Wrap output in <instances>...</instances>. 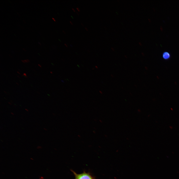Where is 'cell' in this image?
Here are the masks:
<instances>
[{
  "mask_svg": "<svg viewBox=\"0 0 179 179\" xmlns=\"http://www.w3.org/2000/svg\"><path fill=\"white\" fill-rule=\"evenodd\" d=\"M52 19L54 21H56V20H55V19L54 18H52Z\"/></svg>",
  "mask_w": 179,
  "mask_h": 179,
  "instance_id": "8992f818",
  "label": "cell"
},
{
  "mask_svg": "<svg viewBox=\"0 0 179 179\" xmlns=\"http://www.w3.org/2000/svg\"><path fill=\"white\" fill-rule=\"evenodd\" d=\"M26 60V61H27V63L29 62V60L28 59H27V60Z\"/></svg>",
  "mask_w": 179,
  "mask_h": 179,
  "instance_id": "52a82bcc",
  "label": "cell"
},
{
  "mask_svg": "<svg viewBox=\"0 0 179 179\" xmlns=\"http://www.w3.org/2000/svg\"><path fill=\"white\" fill-rule=\"evenodd\" d=\"M70 23L72 24L73 25V24L71 21H70Z\"/></svg>",
  "mask_w": 179,
  "mask_h": 179,
  "instance_id": "ba28073f",
  "label": "cell"
},
{
  "mask_svg": "<svg viewBox=\"0 0 179 179\" xmlns=\"http://www.w3.org/2000/svg\"><path fill=\"white\" fill-rule=\"evenodd\" d=\"M170 53L167 51L164 52L162 54V57L165 60L169 59L170 58Z\"/></svg>",
  "mask_w": 179,
  "mask_h": 179,
  "instance_id": "7a4b0ae2",
  "label": "cell"
},
{
  "mask_svg": "<svg viewBox=\"0 0 179 179\" xmlns=\"http://www.w3.org/2000/svg\"><path fill=\"white\" fill-rule=\"evenodd\" d=\"M75 179H93L92 176L89 173L84 172L78 174L73 171Z\"/></svg>",
  "mask_w": 179,
  "mask_h": 179,
  "instance_id": "6da1fadb",
  "label": "cell"
},
{
  "mask_svg": "<svg viewBox=\"0 0 179 179\" xmlns=\"http://www.w3.org/2000/svg\"><path fill=\"white\" fill-rule=\"evenodd\" d=\"M21 61L23 63H27L26 60H22Z\"/></svg>",
  "mask_w": 179,
  "mask_h": 179,
  "instance_id": "3957f363",
  "label": "cell"
},
{
  "mask_svg": "<svg viewBox=\"0 0 179 179\" xmlns=\"http://www.w3.org/2000/svg\"><path fill=\"white\" fill-rule=\"evenodd\" d=\"M38 65H39L40 67H41V65H40V64H38Z\"/></svg>",
  "mask_w": 179,
  "mask_h": 179,
  "instance_id": "30bf717a",
  "label": "cell"
},
{
  "mask_svg": "<svg viewBox=\"0 0 179 179\" xmlns=\"http://www.w3.org/2000/svg\"><path fill=\"white\" fill-rule=\"evenodd\" d=\"M17 73H18L19 74H20L18 72H17Z\"/></svg>",
  "mask_w": 179,
  "mask_h": 179,
  "instance_id": "5bb4252c",
  "label": "cell"
},
{
  "mask_svg": "<svg viewBox=\"0 0 179 179\" xmlns=\"http://www.w3.org/2000/svg\"><path fill=\"white\" fill-rule=\"evenodd\" d=\"M38 44H39V45H41V43H40V42H38Z\"/></svg>",
  "mask_w": 179,
  "mask_h": 179,
  "instance_id": "4fadbf2b",
  "label": "cell"
},
{
  "mask_svg": "<svg viewBox=\"0 0 179 179\" xmlns=\"http://www.w3.org/2000/svg\"><path fill=\"white\" fill-rule=\"evenodd\" d=\"M85 29H86V31H88V29H87V28L86 27H85Z\"/></svg>",
  "mask_w": 179,
  "mask_h": 179,
  "instance_id": "9c48e42d",
  "label": "cell"
},
{
  "mask_svg": "<svg viewBox=\"0 0 179 179\" xmlns=\"http://www.w3.org/2000/svg\"><path fill=\"white\" fill-rule=\"evenodd\" d=\"M18 77L19 78H20V77L18 76Z\"/></svg>",
  "mask_w": 179,
  "mask_h": 179,
  "instance_id": "d6986e66",
  "label": "cell"
},
{
  "mask_svg": "<svg viewBox=\"0 0 179 179\" xmlns=\"http://www.w3.org/2000/svg\"><path fill=\"white\" fill-rule=\"evenodd\" d=\"M25 76L26 77H27V76L26 74L25 73H24L23 74V75H22V76Z\"/></svg>",
  "mask_w": 179,
  "mask_h": 179,
  "instance_id": "277c9868",
  "label": "cell"
},
{
  "mask_svg": "<svg viewBox=\"0 0 179 179\" xmlns=\"http://www.w3.org/2000/svg\"><path fill=\"white\" fill-rule=\"evenodd\" d=\"M16 83L17 84H18V85H19V84H18V83Z\"/></svg>",
  "mask_w": 179,
  "mask_h": 179,
  "instance_id": "ac0fdd59",
  "label": "cell"
},
{
  "mask_svg": "<svg viewBox=\"0 0 179 179\" xmlns=\"http://www.w3.org/2000/svg\"><path fill=\"white\" fill-rule=\"evenodd\" d=\"M76 9L78 11L80 12V10H79L78 7H77Z\"/></svg>",
  "mask_w": 179,
  "mask_h": 179,
  "instance_id": "5b68a950",
  "label": "cell"
},
{
  "mask_svg": "<svg viewBox=\"0 0 179 179\" xmlns=\"http://www.w3.org/2000/svg\"><path fill=\"white\" fill-rule=\"evenodd\" d=\"M81 24H82V25L83 26H84V25L83 24H82V23H81Z\"/></svg>",
  "mask_w": 179,
  "mask_h": 179,
  "instance_id": "2e32d148",
  "label": "cell"
},
{
  "mask_svg": "<svg viewBox=\"0 0 179 179\" xmlns=\"http://www.w3.org/2000/svg\"><path fill=\"white\" fill-rule=\"evenodd\" d=\"M72 9L74 11V12H75V10H74V9H73V8H72Z\"/></svg>",
  "mask_w": 179,
  "mask_h": 179,
  "instance_id": "8fae6325",
  "label": "cell"
},
{
  "mask_svg": "<svg viewBox=\"0 0 179 179\" xmlns=\"http://www.w3.org/2000/svg\"><path fill=\"white\" fill-rule=\"evenodd\" d=\"M77 12V14H78V15H79V13H78L77 12Z\"/></svg>",
  "mask_w": 179,
  "mask_h": 179,
  "instance_id": "e0dca14e",
  "label": "cell"
},
{
  "mask_svg": "<svg viewBox=\"0 0 179 179\" xmlns=\"http://www.w3.org/2000/svg\"><path fill=\"white\" fill-rule=\"evenodd\" d=\"M63 32L64 33H65V32H64V31L63 30Z\"/></svg>",
  "mask_w": 179,
  "mask_h": 179,
  "instance_id": "9a60e30c",
  "label": "cell"
},
{
  "mask_svg": "<svg viewBox=\"0 0 179 179\" xmlns=\"http://www.w3.org/2000/svg\"><path fill=\"white\" fill-rule=\"evenodd\" d=\"M65 45L66 47H68L67 45H66V44H65Z\"/></svg>",
  "mask_w": 179,
  "mask_h": 179,
  "instance_id": "7c38bea8",
  "label": "cell"
}]
</instances>
